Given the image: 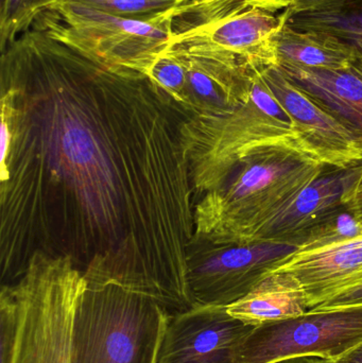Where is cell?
<instances>
[{
	"label": "cell",
	"mask_w": 362,
	"mask_h": 363,
	"mask_svg": "<svg viewBox=\"0 0 362 363\" xmlns=\"http://www.w3.org/2000/svg\"><path fill=\"white\" fill-rule=\"evenodd\" d=\"M1 285L36 254L68 258L170 315L193 308V186L180 119L142 72L110 65L38 17L0 60Z\"/></svg>",
	"instance_id": "6da1fadb"
},
{
	"label": "cell",
	"mask_w": 362,
	"mask_h": 363,
	"mask_svg": "<svg viewBox=\"0 0 362 363\" xmlns=\"http://www.w3.org/2000/svg\"><path fill=\"white\" fill-rule=\"evenodd\" d=\"M327 166L297 140L251 149L229 178L193 205V239L244 245L274 215L286 208Z\"/></svg>",
	"instance_id": "7a4b0ae2"
},
{
	"label": "cell",
	"mask_w": 362,
	"mask_h": 363,
	"mask_svg": "<svg viewBox=\"0 0 362 363\" xmlns=\"http://www.w3.org/2000/svg\"><path fill=\"white\" fill-rule=\"evenodd\" d=\"M180 134L195 201L225 183L254 147L299 142L290 117L266 84L259 68L252 69L248 99L222 114L183 121Z\"/></svg>",
	"instance_id": "3957f363"
},
{
	"label": "cell",
	"mask_w": 362,
	"mask_h": 363,
	"mask_svg": "<svg viewBox=\"0 0 362 363\" xmlns=\"http://www.w3.org/2000/svg\"><path fill=\"white\" fill-rule=\"evenodd\" d=\"M169 318L148 296L86 281L72 319L69 363H157Z\"/></svg>",
	"instance_id": "277c9868"
},
{
	"label": "cell",
	"mask_w": 362,
	"mask_h": 363,
	"mask_svg": "<svg viewBox=\"0 0 362 363\" xmlns=\"http://www.w3.org/2000/svg\"><path fill=\"white\" fill-rule=\"evenodd\" d=\"M23 319L11 363H69L72 319L86 279L68 258L36 254L15 281Z\"/></svg>",
	"instance_id": "5b68a950"
},
{
	"label": "cell",
	"mask_w": 362,
	"mask_h": 363,
	"mask_svg": "<svg viewBox=\"0 0 362 363\" xmlns=\"http://www.w3.org/2000/svg\"><path fill=\"white\" fill-rule=\"evenodd\" d=\"M53 29L74 46L110 64L146 74L166 52L172 16L154 21L121 18L64 0L43 13Z\"/></svg>",
	"instance_id": "8992f818"
},
{
	"label": "cell",
	"mask_w": 362,
	"mask_h": 363,
	"mask_svg": "<svg viewBox=\"0 0 362 363\" xmlns=\"http://www.w3.org/2000/svg\"><path fill=\"white\" fill-rule=\"evenodd\" d=\"M362 345V307L310 311L256 326L239 347V363H280L315 357L336 362Z\"/></svg>",
	"instance_id": "52a82bcc"
},
{
	"label": "cell",
	"mask_w": 362,
	"mask_h": 363,
	"mask_svg": "<svg viewBox=\"0 0 362 363\" xmlns=\"http://www.w3.org/2000/svg\"><path fill=\"white\" fill-rule=\"evenodd\" d=\"M298 249L287 243L217 245L191 238L187 283L193 308L237 302Z\"/></svg>",
	"instance_id": "ba28073f"
},
{
	"label": "cell",
	"mask_w": 362,
	"mask_h": 363,
	"mask_svg": "<svg viewBox=\"0 0 362 363\" xmlns=\"http://www.w3.org/2000/svg\"><path fill=\"white\" fill-rule=\"evenodd\" d=\"M288 13L252 9L174 32L167 52L212 55L250 69L276 66L274 42Z\"/></svg>",
	"instance_id": "9c48e42d"
},
{
	"label": "cell",
	"mask_w": 362,
	"mask_h": 363,
	"mask_svg": "<svg viewBox=\"0 0 362 363\" xmlns=\"http://www.w3.org/2000/svg\"><path fill=\"white\" fill-rule=\"evenodd\" d=\"M261 77L290 117L304 150L335 170L362 163V144L337 119L291 82L278 66L259 68Z\"/></svg>",
	"instance_id": "30bf717a"
},
{
	"label": "cell",
	"mask_w": 362,
	"mask_h": 363,
	"mask_svg": "<svg viewBox=\"0 0 362 363\" xmlns=\"http://www.w3.org/2000/svg\"><path fill=\"white\" fill-rule=\"evenodd\" d=\"M255 328L230 315L227 307H197L171 315L157 363H239L240 345Z\"/></svg>",
	"instance_id": "8fae6325"
},
{
	"label": "cell",
	"mask_w": 362,
	"mask_h": 363,
	"mask_svg": "<svg viewBox=\"0 0 362 363\" xmlns=\"http://www.w3.org/2000/svg\"><path fill=\"white\" fill-rule=\"evenodd\" d=\"M167 52V51H166ZM176 55L184 65L182 89L169 102L181 123L233 110L248 99L252 69L212 55Z\"/></svg>",
	"instance_id": "7c38bea8"
},
{
	"label": "cell",
	"mask_w": 362,
	"mask_h": 363,
	"mask_svg": "<svg viewBox=\"0 0 362 363\" xmlns=\"http://www.w3.org/2000/svg\"><path fill=\"white\" fill-rule=\"evenodd\" d=\"M271 272H287L297 277L312 311L362 281V234L322 249L297 250Z\"/></svg>",
	"instance_id": "4fadbf2b"
},
{
	"label": "cell",
	"mask_w": 362,
	"mask_h": 363,
	"mask_svg": "<svg viewBox=\"0 0 362 363\" xmlns=\"http://www.w3.org/2000/svg\"><path fill=\"white\" fill-rule=\"evenodd\" d=\"M350 169L336 170L317 179L286 208L265 222L249 243H287L299 247L310 228L344 206L342 198Z\"/></svg>",
	"instance_id": "5bb4252c"
},
{
	"label": "cell",
	"mask_w": 362,
	"mask_h": 363,
	"mask_svg": "<svg viewBox=\"0 0 362 363\" xmlns=\"http://www.w3.org/2000/svg\"><path fill=\"white\" fill-rule=\"evenodd\" d=\"M278 67L291 82L352 132L362 144V79L352 68Z\"/></svg>",
	"instance_id": "9a60e30c"
},
{
	"label": "cell",
	"mask_w": 362,
	"mask_h": 363,
	"mask_svg": "<svg viewBox=\"0 0 362 363\" xmlns=\"http://www.w3.org/2000/svg\"><path fill=\"white\" fill-rule=\"evenodd\" d=\"M227 311L249 325L261 326L300 317L310 309L297 277L287 272H271L246 296L227 306Z\"/></svg>",
	"instance_id": "2e32d148"
},
{
	"label": "cell",
	"mask_w": 362,
	"mask_h": 363,
	"mask_svg": "<svg viewBox=\"0 0 362 363\" xmlns=\"http://www.w3.org/2000/svg\"><path fill=\"white\" fill-rule=\"evenodd\" d=\"M276 66L346 69L359 51L339 38L312 30H298L285 23L274 42Z\"/></svg>",
	"instance_id": "e0dca14e"
},
{
	"label": "cell",
	"mask_w": 362,
	"mask_h": 363,
	"mask_svg": "<svg viewBox=\"0 0 362 363\" xmlns=\"http://www.w3.org/2000/svg\"><path fill=\"white\" fill-rule=\"evenodd\" d=\"M287 13V25L291 28L331 34L362 53V0H344L315 10Z\"/></svg>",
	"instance_id": "ac0fdd59"
},
{
	"label": "cell",
	"mask_w": 362,
	"mask_h": 363,
	"mask_svg": "<svg viewBox=\"0 0 362 363\" xmlns=\"http://www.w3.org/2000/svg\"><path fill=\"white\" fill-rule=\"evenodd\" d=\"M290 6L291 0H185L172 15V33L233 13L259 9L276 14Z\"/></svg>",
	"instance_id": "d6986e66"
},
{
	"label": "cell",
	"mask_w": 362,
	"mask_h": 363,
	"mask_svg": "<svg viewBox=\"0 0 362 363\" xmlns=\"http://www.w3.org/2000/svg\"><path fill=\"white\" fill-rule=\"evenodd\" d=\"M69 1L77 2L87 8L95 9L113 16L149 21L161 18V17L172 16L176 8L185 0H69Z\"/></svg>",
	"instance_id": "ffe728a7"
},
{
	"label": "cell",
	"mask_w": 362,
	"mask_h": 363,
	"mask_svg": "<svg viewBox=\"0 0 362 363\" xmlns=\"http://www.w3.org/2000/svg\"><path fill=\"white\" fill-rule=\"evenodd\" d=\"M362 234V224L346 207L337 209L305 235L299 251H312L350 240Z\"/></svg>",
	"instance_id": "44dd1931"
},
{
	"label": "cell",
	"mask_w": 362,
	"mask_h": 363,
	"mask_svg": "<svg viewBox=\"0 0 362 363\" xmlns=\"http://www.w3.org/2000/svg\"><path fill=\"white\" fill-rule=\"evenodd\" d=\"M42 14L38 0H6L0 6V50H6Z\"/></svg>",
	"instance_id": "7402d4cb"
},
{
	"label": "cell",
	"mask_w": 362,
	"mask_h": 363,
	"mask_svg": "<svg viewBox=\"0 0 362 363\" xmlns=\"http://www.w3.org/2000/svg\"><path fill=\"white\" fill-rule=\"evenodd\" d=\"M342 200L344 207L362 224V163L351 168Z\"/></svg>",
	"instance_id": "603a6c76"
},
{
	"label": "cell",
	"mask_w": 362,
	"mask_h": 363,
	"mask_svg": "<svg viewBox=\"0 0 362 363\" xmlns=\"http://www.w3.org/2000/svg\"><path fill=\"white\" fill-rule=\"evenodd\" d=\"M362 307V281L342 290L327 302L312 311H337Z\"/></svg>",
	"instance_id": "cb8c5ba5"
},
{
	"label": "cell",
	"mask_w": 362,
	"mask_h": 363,
	"mask_svg": "<svg viewBox=\"0 0 362 363\" xmlns=\"http://www.w3.org/2000/svg\"><path fill=\"white\" fill-rule=\"evenodd\" d=\"M341 1H344V0H291V6L288 9V12L298 13L315 10V9L322 8V6Z\"/></svg>",
	"instance_id": "d4e9b609"
},
{
	"label": "cell",
	"mask_w": 362,
	"mask_h": 363,
	"mask_svg": "<svg viewBox=\"0 0 362 363\" xmlns=\"http://www.w3.org/2000/svg\"><path fill=\"white\" fill-rule=\"evenodd\" d=\"M335 363H362V345Z\"/></svg>",
	"instance_id": "484cf974"
},
{
	"label": "cell",
	"mask_w": 362,
	"mask_h": 363,
	"mask_svg": "<svg viewBox=\"0 0 362 363\" xmlns=\"http://www.w3.org/2000/svg\"><path fill=\"white\" fill-rule=\"evenodd\" d=\"M280 363H335L329 360L321 359V358L306 357L295 358V359L286 360Z\"/></svg>",
	"instance_id": "4316f807"
},
{
	"label": "cell",
	"mask_w": 362,
	"mask_h": 363,
	"mask_svg": "<svg viewBox=\"0 0 362 363\" xmlns=\"http://www.w3.org/2000/svg\"><path fill=\"white\" fill-rule=\"evenodd\" d=\"M351 68L362 79V53H359L358 57L355 60Z\"/></svg>",
	"instance_id": "83f0119b"
},
{
	"label": "cell",
	"mask_w": 362,
	"mask_h": 363,
	"mask_svg": "<svg viewBox=\"0 0 362 363\" xmlns=\"http://www.w3.org/2000/svg\"><path fill=\"white\" fill-rule=\"evenodd\" d=\"M6 2V0H0V6H1L2 4H4Z\"/></svg>",
	"instance_id": "f1b7e54d"
}]
</instances>
